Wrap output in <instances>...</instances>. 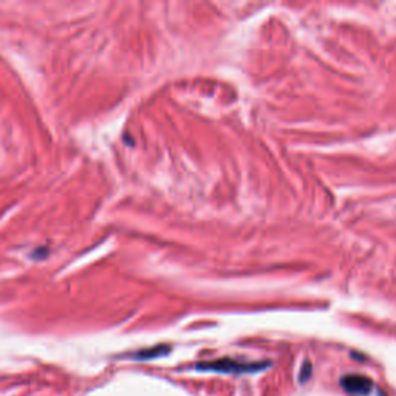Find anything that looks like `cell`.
Listing matches in <instances>:
<instances>
[{"label": "cell", "instance_id": "obj_1", "mask_svg": "<svg viewBox=\"0 0 396 396\" xmlns=\"http://www.w3.org/2000/svg\"><path fill=\"white\" fill-rule=\"evenodd\" d=\"M271 367V362H243L236 361L231 358H223L211 362H201L197 364L196 370L198 371H215V373H224V375H246V373H257Z\"/></svg>", "mask_w": 396, "mask_h": 396}, {"label": "cell", "instance_id": "obj_4", "mask_svg": "<svg viewBox=\"0 0 396 396\" xmlns=\"http://www.w3.org/2000/svg\"><path fill=\"white\" fill-rule=\"evenodd\" d=\"M309 376H312V366H309V362H305V366L302 367V371H300V381L304 383V381H308Z\"/></svg>", "mask_w": 396, "mask_h": 396}, {"label": "cell", "instance_id": "obj_2", "mask_svg": "<svg viewBox=\"0 0 396 396\" xmlns=\"http://www.w3.org/2000/svg\"><path fill=\"white\" fill-rule=\"evenodd\" d=\"M340 385L347 393L353 395H369L373 390V383L371 379L362 375H345L340 379Z\"/></svg>", "mask_w": 396, "mask_h": 396}, {"label": "cell", "instance_id": "obj_3", "mask_svg": "<svg viewBox=\"0 0 396 396\" xmlns=\"http://www.w3.org/2000/svg\"><path fill=\"white\" fill-rule=\"evenodd\" d=\"M169 352V347H157V348H152V350H144V352H139L138 355H135L134 358L136 359H152V358H157V356L161 355H166Z\"/></svg>", "mask_w": 396, "mask_h": 396}]
</instances>
